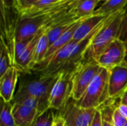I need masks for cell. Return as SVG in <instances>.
<instances>
[{
	"label": "cell",
	"instance_id": "7c38bea8",
	"mask_svg": "<svg viewBox=\"0 0 127 126\" xmlns=\"http://www.w3.org/2000/svg\"><path fill=\"white\" fill-rule=\"evenodd\" d=\"M19 74L20 71L16 68L11 67L0 77V96L3 101L10 102L13 99V93Z\"/></svg>",
	"mask_w": 127,
	"mask_h": 126
},
{
	"label": "cell",
	"instance_id": "52a82bcc",
	"mask_svg": "<svg viewBox=\"0 0 127 126\" xmlns=\"http://www.w3.org/2000/svg\"><path fill=\"white\" fill-rule=\"evenodd\" d=\"M125 57V42L117 39L98 56L96 62L101 68L111 71L112 68L124 63Z\"/></svg>",
	"mask_w": 127,
	"mask_h": 126
},
{
	"label": "cell",
	"instance_id": "4fadbf2b",
	"mask_svg": "<svg viewBox=\"0 0 127 126\" xmlns=\"http://www.w3.org/2000/svg\"><path fill=\"white\" fill-rule=\"evenodd\" d=\"M39 114L38 109L23 103H13V115L16 126H31Z\"/></svg>",
	"mask_w": 127,
	"mask_h": 126
},
{
	"label": "cell",
	"instance_id": "603a6c76",
	"mask_svg": "<svg viewBox=\"0 0 127 126\" xmlns=\"http://www.w3.org/2000/svg\"><path fill=\"white\" fill-rule=\"evenodd\" d=\"M39 0H14V8L17 13L33 7Z\"/></svg>",
	"mask_w": 127,
	"mask_h": 126
},
{
	"label": "cell",
	"instance_id": "8992f818",
	"mask_svg": "<svg viewBox=\"0 0 127 126\" xmlns=\"http://www.w3.org/2000/svg\"><path fill=\"white\" fill-rule=\"evenodd\" d=\"M96 111L95 108H81L77 105L74 100L71 99L60 114L67 126H89Z\"/></svg>",
	"mask_w": 127,
	"mask_h": 126
},
{
	"label": "cell",
	"instance_id": "7402d4cb",
	"mask_svg": "<svg viewBox=\"0 0 127 126\" xmlns=\"http://www.w3.org/2000/svg\"><path fill=\"white\" fill-rule=\"evenodd\" d=\"M48 48H49V42H48V38L47 33L45 32L42 35V36L40 38V39L37 44L36 53H35L34 58L33 60L32 68L34 65L39 64L45 59V57L46 56Z\"/></svg>",
	"mask_w": 127,
	"mask_h": 126
},
{
	"label": "cell",
	"instance_id": "83f0119b",
	"mask_svg": "<svg viewBox=\"0 0 127 126\" xmlns=\"http://www.w3.org/2000/svg\"><path fill=\"white\" fill-rule=\"evenodd\" d=\"M1 8L12 10L14 8V0H1Z\"/></svg>",
	"mask_w": 127,
	"mask_h": 126
},
{
	"label": "cell",
	"instance_id": "6da1fadb",
	"mask_svg": "<svg viewBox=\"0 0 127 126\" xmlns=\"http://www.w3.org/2000/svg\"><path fill=\"white\" fill-rule=\"evenodd\" d=\"M22 74L18 91L11 102L26 97H33L39 102V112L42 113L49 108V100L54 86L59 79L60 74L44 76L32 71Z\"/></svg>",
	"mask_w": 127,
	"mask_h": 126
},
{
	"label": "cell",
	"instance_id": "d6986e66",
	"mask_svg": "<svg viewBox=\"0 0 127 126\" xmlns=\"http://www.w3.org/2000/svg\"><path fill=\"white\" fill-rule=\"evenodd\" d=\"M116 100L109 98L104 104H103L98 110H100L102 115L103 126H114L112 122V117L115 110L118 106H115V102Z\"/></svg>",
	"mask_w": 127,
	"mask_h": 126
},
{
	"label": "cell",
	"instance_id": "d4e9b609",
	"mask_svg": "<svg viewBox=\"0 0 127 126\" xmlns=\"http://www.w3.org/2000/svg\"><path fill=\"white\" fill-rule=\"evenodd\" d=\"M119 39L123 41L124 42H127V5L125 7V11L120 29V33H119Z\"/></svg>",
	"mask_w": 127,
	"mask_h": 126
},
{
	"label": "cell",
	"instance_id": "1f68e13d",
	"mask_svg": "<svg viewBox=\"0 0 127 126\" xmlns=\"http://www.w3.org/2000/svg\"><path fill=\"white\" fill-rule=\"evenodd\" d=\"M125 45H126V57H125V61L124 62L127 65V42H125Z\"/></svg>",
	"mask_w": 127,
	"mask_h": 126
},
{
	"label": "cell",
	"instance_id": "30bf717a",
	"mask_svg": "<svg viewBox=\"0 0 127 126\" xmlns=\"http://www.w3.org/2000/svg\"><path fill=\"white\" fill-rule=\"evenodd\" d=\"M127 91V65H122L110 71L109 96L112 100H120Z\"/></svg>",
	"mask_w": 127,
	"mask_h": 126
},
{
	"label": "cell",
	"instance_id": "4dcf8cb0",
	"mask_svg": "<svg viewBox=\"0 0 127 126\" xmlns=\"http://www.w3.org/2000/svg\"><path fill=\"white\" fill-rule=\"evenodd\" d=\"M120 103L127 105V91L125 92V94L121 97V98L120 99Z\"/></svg>",
	"mask_w": 127,
	"mask_h": 126
},
{
	"label": "cell",
	"instance_id": "ba28073f",
	"mask_svg": "<svg viewBox=\"0 0 127 126\" xmlns=\"http://www.w3.org/2000/svg\"><path fill=\"white\" fill-rule=\"evenodd\" d=\"M77 43L78 42L71 40L65 46L59 50L43 68L32 72L44 76L61 74L64 65Z\"/></svg>",
	"mask_w": 127,
	"mask_h": 126
},
{
	"label": "cell",
	"instance_id": "e0dca14e",
	"mask_svg": "<svg viewBox=\"0 0 127 126\" xmlns=\"http://www.w3.org/2000/svg\"><path fill=\"white\" fill-rule=\"evenodd\" d=\"M81 19V18H80ZM78 20V19H77ZM73 21V22H64L61 23L60 25H57L51 29L48 30L46 33L48 38V42H49V47L51 46L60 37H61L65 33H66L76 22L77 21Z\"/></svg>",
	"mask_w": 127,
	"mask_h": 126
},
{
	"label": "cell",
	"instance_id": "277c9868",
	"mask_svg": "<svg viewBox=\"0 0 127 126\" xmlns=\"http://www.w3.org/2000/svg\"><path fill=\"white\" fill-rule=\"evenodd\" d=\"M96 61L80 64L72 71L71 99L77 102L81 99L90 84L101 70Z\"/></svg>",
	"mask_w": 127,
	"mask_h": 126
},
{
	"label": "cell",
	"instance_id": "9c48e42d",
	"mask_svg": "<svg viewBox=\"0 0 127 126\" xmlns=\"http://www.w3.org/2000/svg\"><path fill=\"white\" fill-rule=\"evenodd\" d=\"M48 19V17L42 16L22 19L18 18L16 26V42L33 37L41 29L45 27Z\"/></svg>",
	"mask_w": 127,
	"mask_h": 126
},
{
	"label": "cell",
	"instance_id": "ffe728a7",
	"mask_svg": "<svg viewBox=\"0 0 127 126\" xmlns=\"http://www.w3.org/2000/svg\"><path fill=\"white\" fill-rule=\"evenodd\" d=\"M13 104L6 102L1 100V114H0V126H16L13 115Z\"/></svg>",
	"mask_w": 127,
	"mask_h": 126
},
{
	"label": "cell",
	"instance_id": "ac0fdd59",
	"mask_svg": "<svg viewBox=\"0 0 127 126\" xmlns=\"http://www.w3.org/2000/svg\"><path fill=\"white\" fill-rule=\"evenodd\" d=\"M60 113V111L49 108L36 117L31 126H53Z\"/></svg>",
	"mask_w": 127,
	"mask_h": 126
},
{
	"label": "cell",
	"instance_id": "484cf974",
	"mask_svg": "<svg viewBox=\"0 0 127 126\" xmlns=\"http://www.w3.org/2000/svg\"><path fill=\"white\" fill-rule=\"evenodd\" d=\"M112 122L114 126H124L127 123V119L119 112L118 108H116L113 114Z\"/></svg>",
	"mask_w": 127,
	"mask_h": 126
},
{
	"label": "cell",
	"instance_id": "7a4b0ae2",
	"mask_svg": "<svg viewBox=\"0 0 127 126\" xmlns=\"http://www.w3.org/2000/svg\"><path fill=\"white\" fill-rule=\"evenodd\" d=\"M124 11L125 8L118 13L112 14L106 20L92 38L84 53L82 63L96 61L98 56L112 42L118 39Z\"/></svg>",
	"mask_w": 127,
	"mask_h": 126
},
{
	"label": "cell",
	"instance_id": "f546056e",
	"mask_svg": "<svg viewBox=\"0 0 127 126\" xmlns=\"http://www.w3.org/2000/svg\"><path fill=\"white\" fill-rule=\"evenodd\" d=\"M118 110L119 111V112L127 119V105H123V104H119L118 106L117 107Z\"/></svg>",
	"mask_w": 127,
	"mask_h": 126
},
{
	"label": "cell",
	"instance_id": "8fae6325",
	"mask_svg": "<svg viewBox=\"0 0 127 126\" xmlns=\"http://www.w3.org/2000/svg\"><path fill=\"white\" fill-rule=\"evenodd\" d=\"M47 32L46 29H41L33 38L31 42L29 43L28 47L25 48L22 54L15 61L14 67L16 68L20 73H26L29 72L33 66V60L34 58V55L36 53L37 44L42 36V35Z\"/></svg>",
	"mask_w": 127,
	"mask_h": 126
},
{
	"label": "cell",
	"instance_id": "e575fe53",
	"mask_svg": "<svg viewBox=\"0 0 127 126\" xmlns=\"http://www.w3.org/2000/svg\"><path fill=\"white\" fill-rule=\"evenodd\" d=\"M65 126H66V125H65Z\"/></svg>",
	"mask_w": 127,
	"mask_h": 126
},
{
	"label": "cell",
	"instance_id": "4316f807",
	"mask_svg": "<svg viewBox=\"0 0 127 126\" xmlns=\"http://www.w3.org/2000/svg\"><path fill=\"white\" fill-rule=\"evenodd\" d=\"M89 126H103V120H102V115L100 110L97 109L95 115L92 120Z\"/></svg>",
	"mask_w": 127,
	"mask_h": 126
},
{
	"label": "cell",
	"instance_id": "9a60e30c",
	"mask_svg": "<svg viewBox=\"0 0 127 126\" xmlns=\"http://www.w3.org/2000/svg\"><path fill=\"white\" fill-rule=\"evenodd\" d=\"M127 5V0H108L95 11V15H109L124 10Z\"/></svg>",
	"mask_w": 127,
	"mask_h": 126
},
{
	"label": "cell",
	"instance_id": "44dd1931",
	"mask_svg": "<svg viewBox=\"0 0 127 126\" xmlns=\"http://www.w3.org/2000/svg\"><path fill=\"white\" fill-rule=\"evenodd\" d=\"M60 1L61 0H39L31 8L18 13V18L22 19V18H26V17H31L36 14L39 11L44 10L45 8H47Z\"/></svg>",
	"mask_w": 127,
	"mask_h": 126
},
{
	"label": "cell",
	"instance_id": "f1b7e54d",
	"mask_svg": "<svg viewBox=\"0 0 127 126\" xmlns=\"http://www.w3.org/2000/svg\"><path fill=\"white\" fill-rule=\"evenodd\" d=\"M65 120H64L63 117L62 116V114L60 113L58 114V116L57 117L53 126H65Z\"/></svg>",
	"mask_w": 127,
	"mask_h": 126
},
{
	"label": "cell",
	"instance_id": "5b68a950",
	"mask_svg": "<svg viewBox=\"0 0 127 126\" xmlns=\"http://www.w3.org/2000/svg\"><path fill=\"white\" fill-rule=\"evenodd\" d=\"M72 71L62 72L60 76L54 86L50 100L49 108L60 113L63 111L66 105L71 99L72 94Z\"/></svg>",
	"mask_w": 127,
	"mask_h": 126
},
{
	"label": "cell",
	"instance_id": "d6a6232c",
	"mask_svg": "<svg viewBox=\"0 0 127 126\" xmlns=\"http://www.w3.org/2000/svg\"><path fill=\"white\" fill-rule=\"evenodd\" d=\"M100 1H108V0H100Z\"/></svg>",
	"mask_w": 127,
	"mask_h": 126
},
{
	"label": "cell",
	"instance_id": "2e32d148",
	"mask_svg": "<svg viewBox=\"0 0 127 126\" xmlns=\"http://www.w3.org/2000/svg\"><path fill=\"white\" fill-rule=\"evenodd\" d=\"M100 0H77L75 12L79 18L87 17L94 13Z\"/></svg>",
	"mask_w": 127,
	"mask_h": 126
},
{
	"label": "cell",
	"instance_id": "5bb4252c",
	"mask_svg": "<svg viewBox=\"0 0 127 126\" xmlns=\"http://www.w3.org/2000/svg\"><path fill=\"white\" fill-rule=\"evenodd\" d=\"M112 14L109 15H95L92 14L86 17L78 26L76 30L72 40L79 42L92 32H93L97 27H99L103 22H105Z\"/></svg>",
	"mask_w": 127,
	"mask_h": 126
},
{
	"label": "cell",
	"instance_id": "cb8c5ba5",
	"mask_svg": "<svg viewBox=\"0 0 127 126\" xmlns=\"http://www.w3.org/2000/svg\"><path fill=\"white\" fill-rule=\"evenodd\" d=\"M34 37V36H33ZM33 37H31L24 40H22L20 42H17L15 44V50H14V54H15V61L22 54L25 48L28 47L29 43L31 42ZM15 63V62H14Z\"/></svg>",
	"mask_w": 127,
	"mask_h": 126
},
{
	"label": "cell",
	"instance_id": "836d02e7",
	"mask_svg": "<svg viewBox=\"0 0 127 126\" xmlns=\"http://www.w3.org/2000/svg\"><path fill=\"white\" fill-rule=\"evenodd\" d=\"M127 126V123H126V124H125V126Z\"/></svg>",
	"mask_w": 127,
	"mask_h": 126
},
{
	"label": "cell",
	"instance_id": "3957f363",
	"mask_svg": "<svg viewBox=\"0 0 127 126\" xmlns=\"http://www.w3.org/2000/svg\"><path fill=\"white\" fill-rule=\"evenodd\" d=\"M110 71L102 68L90 84L83 97L76 102L83 108H99L109 99V79Z\"/></svg>",
	"mask_w": 127,
	"mask_h": 126
}]
</instances>
